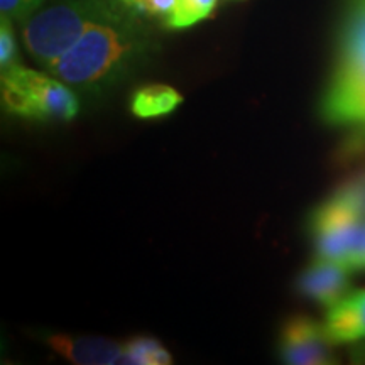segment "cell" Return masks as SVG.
<instances>
[{
	"label": "cell",
	"mask_w": 365,
	"mask_h": 365,
	"mask_svg": "<svg viewBox=\"0 0 365 365\" xmlns=\"http://www.w3.org/2000/svg\"><path fill=\"white\" fill-rule=\"evenodd\" d=\"M330 124H365V0H350L341 33L340 54L322 103Z\"/></svg>",
	"instance_id": "3"
},
{
	"label": "cell",
	"mask_w": 365,
	"mask_h": 365,
	"mask_svg": "<svg viewBox=\"0 0 365 365\" xmlns=\"http://www.w3.org/2000/svg\"><path fill=\"white\" fill-rule=\"evenodd\" d=\"M156 48L154 31L135 12L90 29L49 68L56 78L83 91H102L140 65Z\"/></svg>",
	"instance_id": "1"
},
{
	"label": "cell",
	"mask_w": 365,
	"mask_h": 365,
	"mask_svg": "<svg viewBox=\"0 0 365 365\" xmlns=\"http://www.w3.org/2000/svg\"><path fill=\"white\" fill-rule=\"evenodd\" d=\"M325 333L331 345L355 344L365 339V289L346 294L328 308Z\"/></svg>",
	"instance_id": "9"
},
{
	"label": "cell",
	"mask_w": 365,
	"mask_h": 365,
	"mask_svg": "<svg viewBox=\"0 0 365 365\" xmlns=\"http://www.w3.org/2000/svg\"><path fill=\"white\" fill-rule=\"evenodd\" d=\"M129 12L120 0H63L31 17L22 39L27 51L49 70L90 29Z\"/></svg>",
	"instance_id": "2"
},
{
	"label": "cell",
	"mask_w": 365,
	"mask_h": 365,
	"mask_svg": "<svg viewBox=\"0 0 365 365\" xmlns=\"http://www.w3.org/2000/svg\"><path fill=\"white\" fill-rule=\"evenodd\" d=\"M182 97L170 85H145L130 97V112L139 118L163 117L176 110Z\"/></svg>",
	"instance_id": "10"
},
{
	"label": "cell",
	"mask_w": 365,
	"mask_h": 365,
	"mask_svg": "<svg viewBox=\"0 0 365 365\" xmlns=\"http://www.w3.org/2000/svg\"><path fill=\"white\" fill-rule=\"evenodd\" d=\"M41 4L43 0H0V12L2 17L11 21L26 22L33 17Z\"/></svg>",
	"instance_id": "15"
},
{
	"label": "cell",
	"mask_w": 365,
	"mask_h": 365,
	"mask_svg": "<svg viewBox=\"0 0 365 365\" xmlns=\"http://www.w3.org/2000/svg\"><path fill=\"white\" fill-rule=\"evenodd\" d=\"M125 364L132 365H168L173 362L171 354L164 345L149 336H135L124 344Z\"/></svg>",
	"instance_id": "11"
},
{
	"label": "cell",
	"mask_w": 365,
	"mask_h": 365,
	"mask_svg": "<svg viewBox=\"0 0 365 365\" xmlns=\"http://www.w3.org/2000/svg\"><path fill=\"white\" fill-rule=\"evenodd\" d=\"M346 266L350 267L352 272L365 271V222L362 228H360V234L357 237V242H355V247L352 254H350Z\"/></svg>",
	"instance_id": "16"
},
{
	"label": "cell",
	"mask_w": 365,
	"mask_h": 365,
	"mask_svg": "<svg viewBox=\"0 0 365 365\" xmlns=\"http://www.w3.org/2000/svg\"><path fill=\"white\" fill-rule=\"evenodd\" d=\"M352 271L344 262L317 257V261L301 272L299 291L308 298L330 308L349 294Z\"/></svg>",
	"instance_id": "7"
},
{
	"label": "cell",
	"mask_w": 365,
	"mask_h": 365,
	"mask_svg": "<svg viewBox=\"0 0 365 365\" xmlns=\"http://www.w3.org/2000/svg\"><path fill=\"white\" fill-rule=\"evenodd\" d=\"M176 0H120V4L129 11L149 19H163L166 22L175 7Z\"/></svg>",
	"instance_id": "13"
},
{
	"label": "cell",
	"mask_w": 365,
	"mask_h": 365,
	"mask_svg": "<svg viewBox=\"0 0 365 365\" xmlns=\"http://www.w3.org/2000/svg\"><path fill=\"white\" fill-rule=\"evenodd\" d=\"M365 191L360 186L340 190L319 205L312 220L317 257L346 264L365 222Z\"/></svg>",
	"instance_id": "5"
},
{
	"label": "cell",
	"mask_w": 365,
	"mask_h": 365,
	"mask_svg": "<svg viewBox=\"0 0 365 365\" xmlns=\"http://www.w3.org/2000/svg\"><path fill=\"white\" fill-rule=\"evenodd\" d=\"M217 0H176L175 7L166 19V26L171 29H185L207 19L215 7Z\"/></svg>",
	"instance_id": "12"
},
{
	"label": "cell",
	"mask_w": 365,
	"mask_h": 365,
	"mask_svg": "<svg viewBox=\"0 0 365 365\" xmlns=\"http://www.w3.org/2000/svg\"><path fill=\"white\" fill-rule=\"evenodd\" d=\"M2 105L9 113L33 120H73L80 103L65 81L21 66L2 70Z\"/></svg>",
	"instance_id": "4"
},
{
	"label": "cell",
	"mask_w": 365,
	"mask_h": 365,
	"mask_svg": "<svg viewBox=\"0 0 365 365\" xmlns=\"http://www.w3.org/2000/svg\"><path fill=\"white\" fill-rule=\"evenodd\" d=\"M331 341L325 327L308 317H293L284 323L279 336V357L291 365L333 364Z\"/></svg>",
	"instance_id": "6"
},
{
	"label": "cell",
	"mask_w": 365,
	"mask_h": 365,
	"mask_svg": "<svg viewBox=\"0 0 365 365\" xmlns=\"http://www.w3.org/2000/svg\"><path fill=\"white\" fill-rule=\"evenodd\" d=\"M49 346L66 360L78 365H112L125 364L124 344L100 339V336L53 335Z\"/></svg>",
	"instance_id": "8"
},
{
	"label": "cell",
	"mask_w": 365,
	"mask_h": 365,
	"mask_svg": "<svg viewBox=\"0 0 365 365\" xmlns=\"http://www.w3.org/2000/svg\"><path fill=\"white\" fill-rule=\"evenodd\" d=\"M17 63V44L14 36L12 21L2 17L0 21V66L7 70Z\"/></svg>",
	"instance_id": "14"
},
{
	"label": "cell",
	"mask_w": 365,
	"mask_h": 365,
	"mask_svg": "<svg viewBox=\"0 0 365 365\" xmlns=\"http://www.w3.org/2000/svg\"><path fill=\"white\" fill-rule=\"evenodd\" d=\"M360 129H365V124H364V125H362V127H360Z\"/></svg>",
	"instance_id": "17"
}]
</instances>
